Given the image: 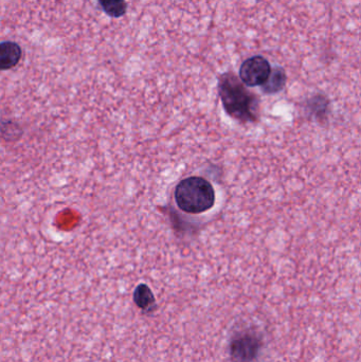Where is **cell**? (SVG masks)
Segmentation results:
<instances>
[{"mask_svg":"<svg viewBox=\"0 0 361 362\" xmlns=\"http://www.w3.org/2000/svg\"><path fill=\"white\" fill-rule=\"evenodd\" d=\"M218 93L229 116L241 122L258 120L259 100L235 74L227 72L220 76Z\"/></svg>","mask_w":361,"mask_h":362,"instance_id":"cell-1","label":"cell"},{"mask_svg":"<svg viewBox=\"0 0 361 362\" xmlns=\"http://www.w3.org/2000/svg\"><path fill=\"white\" fill-rule=\"evenodd\" d=\"M178 208L189 214H201L215 204V191L203 177H189L180 181L175 189Z\"/></svg>","mask_w":361,"mask_h":362,"instance_id":"cell-2","label":"cell"},{"mask_svg":"<svg viewBox=\"0 0 361 362\" xmlns=\"http://www.w3.org/2000/svg\"><path fill=\"white\" fill-rule=\"evenodd\" d=\"M230 358L232 362H254L262 350V338L251 329L239 332L230 341Z\"/></svg>","mask_w":361,"mask_h":362,"instance_id":"cell-3","label":"cell"},{"mask_svg":"<svg viewBox=\"0 0 361 362\" xmlns=\"http://www.w3.org/2000/svg\"><path fill=\"white\" fill-rule=\"evenodd\" d=\"M271 64L261 55L249 57L239 68V80L249 87L262 86L268 80L271 72Z\"/></svg>","mask_w":361,"mask_h":362,"instance_id":"cell-4","label":"cell"},{"mask_svg":"<svg viewBox=\"0 0 361 362\" xmlns=\"http://www.w3.org/2000/svg\"><path fill=\"white\" fill-rule=\"evenodd\" d=\"M23 57L20 46L15 42H0V70L16 67Z\"/></svg>","mask_w":361,"mask_h":362,"instance_id":"cell-5","label":"cell"},{"mask_svg":"<svg viewBox=\"0 0 361 362\" xmlns=\"http://www.w3.org/2000/svg\"><path fill=\"white\" fill-rule=\"evenodd\" d=\"M134 302L140 310L146 313L156 310V299L150 287L146 284L138 285L134 293Z\"/></svg>","mask_w":361,"mask_h":362,"instance_id":"cell-6","label":"cell"},{"mask_svg":"<svg viewBox=\"0 0 361 362\" xmlns=\"http://www.w3.org/2000/svg\"><path fill=\"white\" fill-rule=\"evenodd\" d=\"M286 84V74L283 68L275 67L271 69V76L264 85H262V90L268 95L280 93L283 90Z\"/></svg>","mask_w":361,"mask_h":362,"instance_id":"cell-7","label":"cell"},{"mask_svg":"<svg viewBox=\"0 0 361 362\" xmlns=\"http://www.w3.org/2000/svg\"><path fill=\"white\" fill-rule=\"evenodd\" d=\"M100 6L106 15L112 18H120L127 12V4L125 0H99Z\"/></svg>","mask_w":361,"mask_h":362,"instance_id":"cell-8","label":"cell"},{"mask_svg":"<svg viewBox=\"0 0 361 362\" xmlns=\"http://www.w3.org/2000/svg\"><path fill=\"white\" fill-rule=\"evenodd\" d=\"M23 131L18 124L13 121H0V137L6 141L17 140L20 137Z\"/></svg>","mask_w":361,"mask_h":362,"instance_id":"cell-9","label":"cell"}]
</instances>
